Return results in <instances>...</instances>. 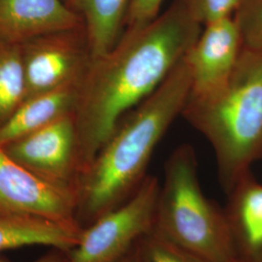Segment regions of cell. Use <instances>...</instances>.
Wrapping results in <instances>:
<instances>
[{"instance_id": "obj_1", "label": "cell", "mask_w": 262, "mask_h": 262, "mask_svg": "<svg viewBox=\"0 0 262 262\" xmlns=\"http://www.w3.org/2000/svg\"><path fill=\"white\" fill-rule=\"evenodd\" d=\"M202 28L189 0H174L148 24L125 28L111 51L90 60L73 110L81 175L124 115L152 94L187 56Z\"/></svg>"}, {"instance_id": "obj_2", "label": "cell", "mask_w": 262, "mask_h": 262, "mask_svg": "<svg viewBox=\"0 0 262 262\" xmlns=\"http://www.w3.org/2000/svg\"><path fill=\"white\" fill-rule=\"evenodd\" d=\"M190 89L185 56L152 94L124 115L79 179L77 221L83 228L121 206L140 187L154 151L182 115Z\"/></svg>"}, {"instance_id": "obj_3", "label": "cell", "mask_w": 262, "mask_h": 262, "mask_svg": "<svg viewBox=\"0 0 262 262\" xmlns=\"http://www.w3.org/2000/svg\"><path fill=\"white\" fill-rule=\"evenodd\" d=\"M182 116L209 142L226 194L262 154V51L243 49L225 84L188 96Z\"/></svg>"}, {"instance_id": "obj_4", "label": "cell", "mask_w": 262, "mask_h": 262, "mask_svg": "<svg viewBox=\"0 0 262 262\" xmlns=\"http://www.w3.org/2000/svg\"><path fill=\"white\" fill-rule=\"evenodd\" d=\"M154 228L202 262H245L225 212L201 188L189 144L180 145L165 162Z\"/></svg>"}, {"instance_id": "obj_5", "label": "cell", "mask_w": 262, "mask_h": 262, "mask_svg": "<svg viewBox=\"0 0 262 262\" xmlns=\"http://www.w3.org/2000/svg\"><path fill=\"white\" fill-rule=\"evenodd\" d=\"M160 182L148 175L121 206L84 227L68 262H118L155 226Z\"/></svg>"}, {"instance_id": "obj_6", "label": "cell", "mask_w": 262, "mask_h": 262, "mask_svg": "<svg viewBox=\"0 0 262 262\" xmlns=\"http://www.w3.org/2000/svg\"><path fill=\"white\" fill-rule=\"evenodd\" d=\"M77 188L40 178L0 147V215L41 217L81 226L77 221Z\"/></svg>"}, {"instance_id": "obj_7", "label": "cell", "mask_w": 262, "mask_h": 262, "mask_svg": "<svg viewBox=\"0 0 262 262\" xmlns=\"http://www.w3.org/2000/svg\"><path fill=\"white\" fill-rule=\"evenodd\" d=\"M2 148L11 159L40 178L78 190L81 166L73 112Z\"/></svg>"}, {"instance_id": "obj_8", "label": "cell", "mask_w": 262, "mask_h": 262, "mask_svg": "<svg viewBox=\"0 0 262 262\" xmlns=\"http://www.w3.org/2000/svg\"><path fill=\"white\" fill-rule=\"evenodd\" d=\"M21 47L25 101L81 82L91 60L84 28L35 38Z\"/></svg>"}, {"instance_id": "obj_9", "label": "cell", "mask_w": 262, "mask_h": 262, "mask_svg": "<svg viewBox=\"0 0 262 262\" xmlns=\"http://www.w3.org/2000/svg\"><path fill=\"white\" fill-rule=\"evenodd\" d=\"M243 50L234 17L203 26L186 59L190 69L189 96L210 94L226 83Z\"/></svg>"}, {"instance_id": "obj_10", "label": "cell", "mask_w": 262, "mask_h": 262, "mask_svg": "<svg viewBox=\"0 0 262 262\" xmlns=\"http://www.w3.org/2000/svg\"><path fill=\"white\" fill-rule=\"evenodd\" d=\"M80 28L83 19L61 0H0V41L23 45Z\"/></svg>"}, {"instance_id": "obj_11", "label": "cell", "mask_w": 262, "mask_h": 262, "mask_svg": "<svg viewBox=\"0 0 262 262\" xmlns=\"http://www.w3.org/2000/svg\"><path fill=\"white\" fill-rule=\"evenodd\" d=\"M79 83L66 84L24 101L0 126V147L37 130L59 117L73 112Z\"/></svg>"}, {"instance_id": "obj_12", "label": "cell", "mask_w": 262, "mask_h": 262, "mask_svg": "<svg viewBox=\"0 0 262 262\" xmlns=\"http://www.w3.org/2000/svg\"><path fill=\"white\" fill-rule=\"evenodd\" d=\"M83 229L41 217L0 215V253L30 246L71 251Z\"/></svg>"}, {"instance_id": "obj_13", "label": "cell", "mask_w": 262, "mask_h": 262, "mask_svg": "<svg viewBox=\"0 0 262 262\" xmlns=\"http://www.w3.org/2000/svg\"><path fill=\"white\" fill-rule=\"evenodd\" d=\"M227 195L225 215L239 252L249 260L262 251V184L248 174Z\"/></svg>"}, {"instance_id": "obj_14", "label": "cell", "mask_w": 262, "mask_h": 262, "mask_svg": "<svg viewBox=\"0 0 262 262\" xmlns=\"http://www.w3.org/2000/svg\"><path fill=\"white\" fill-rule=\"evenodd\" d=\"M131 0H68L84 24L91 59L107 54L122 36Z\"/></svg>"}, {"instance_id": "obj_15", "label": "cell", "mask_w": 262, "mask_h": 262, "mask_svg": "<svg viewBox=\"0 0 262 262\" xmlns=\"http://www.w3.org/2000/svg\"><path fill=\"white\" fill-rule=\"evenodd\" d=\"M23 47L0 41V126L25 101Z\"/></svg>"}, {"instance_id": "obj_16", "label": "cell", "mask_w": 262, "mask_h": 262, "mask_svg": "<svg viewBox=\"0 0 262 262\" xmlns=\"http://www.w3.org/2000/svg\"><path fill=\"white\" fill-rule=\"evenodd\" d=\"M136 262H202L155 228L133 247Z\"/></svg>"}, {"instance_id": "obj_17", "label": "cell", "mask_w": 262, "mask_h": 262, "mask_svg": "<svg viewBox=\"0 0 262 262\" xmlns=\"http://www.w3.org/2000/svg\"><path fill=\"white\" fill-rule=\"evenodd\" d=\"M233 17L243 49L262 51V0H243Z\"/></svg>"}, {"instance_id": "obj_18", "label": "cell", "mask_w": 262, "mask_h": 262, "mask_svg": "<svg viewBox=\"0 0 262 262\" xmlns=\"http://www.w3.org/2000/svg\"><path fill=\"white\" fill-rule=\"evenodd\" d=\"M243 0H189L191 12L203 26L233 17Z\"/></svg>"}, {"instance_id": "obj_19", "label": "cell", "mask_w": 262, "mask_h": 262, "mask_svg": "<svg viewBox=\"0 0 262 262\" xmlns=\"http://www.w3.org/2000/svg\"><path fill=\"white\" fill-rule=\"evenodd\" d=\"M163 0H131L125 28H137L148 24L159 14Z\"/></svg>"}, {"instance_id": "obj_20", "label": "cell", "mask_w": 262, "mask_h": 262, "mask_svg": "<svg viewBox=\"0 0 262 262\" xmlns=\"http://www.w3.org/2000/svg\"><path fill=\"white\" fill-rule=\"evenodd\" d=\"M68 253L69 251H64L56 248H51L50 251L44 253L35 260L28 262H68ZM0 262H11L8 259L0 256Z\"/></svg>"}, {"instance_id": "obj_21", "label": "cell", "mask_w": 262, "mask_h": 262, "mask_svg": "<svg viewBox=\"0 0 262 262\" xmlns=\"http://www.w3.org/2000/svg\"><path fill=\"white\" fill-rule=\"evenodd\" d=\"M118 262H136L134 253H133V249L124 257H122V259Z\"/></svg>"}, {"instance_id": "obj_22", "label": "cell", "mask_w": 262, "mask_h": 262, "mask_svg": "<svg viewBox=\"0 0 262 262\" xmlns=\"http://www.w3.org/2000/svg\"><path fill=\"white\" fill-rule=\"evenodd\" d=\"M246 262H262V251H260L257 254H255L251 259Z\"/></svg>"}, {"instance_id": "obj_23", "label": "cell", "mask_w": 262, "mask_h": 262, "mask_svg": "<svg viewBox=\"0 0 262 262\" xmlns=\"http://www.w3.org/2000/svg\"><path fill=\"white\" fill-rule=\"evenodd\" d=\"M261 159H262V154H261Z\"/></svg>"}]
</instances>
